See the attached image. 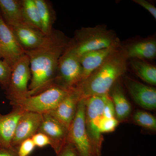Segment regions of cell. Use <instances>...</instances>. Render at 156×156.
Wrapping results in <instances>:
<instances>
[{
    "mask_svg": "<svg viewBox=\"0 0 156 156\" xmlns=\"http://www.w3.org/2000/svg\"><path fill=\"white\" fill-rule=\"evenodd\" d=\"M69 41L62 34L53 32L39 48L25 51L31 76L29 96L37 95L55 84L58 60Z\"/></svg>",
    "mask_w": 156,
    "mask_h": 156,
    "instance_id": "obj_1",
    "label": "cell"
},
{
    "mask_svg": "<svg viewBox=\"0 0 156 156\" xmlns=\"http://www.w3.org/2000/svg\"><path fill=\"white\" fill-rule=\"evenodd\" d=\"M128 59L126 48L121 46L113 50L99 67L75 87L81 100L109 94L113 86L126 73Z\"/></svg>",
    "mask_w": 156,
    "mask_h": 156,
    "instance_id": "obj_2",
    "label": "cell"
},
{
    "mask_svg": "<svg viewBox=\"0 0 156 156\" xmlns=\"http://www.w3.org/2000/svg\"><path fill=\"white\" fill-rule=\"evenodd\" d=\"M121 46L120 40L113 31L108 30L105 26L98 25L78 30L67 48L79 57L90 51Z\"/></svg>",
    "mask_w": 156,
    "mask_h": 156,
    "instance_id": "obj_3",
    "label": "cell"
},
{
    "mask_svg": "<svg viewBox=\"0 0 156 156\" xmlns=\"http://www.w3.org/2000/svg\"><path fill=\"white\" fill-rule=\"evenodd\" d=\"M109 94L95 95L83 99L85 106L86 129L92 144L94 156H101L103 141L99 131L101 120L103 117L104 107Z\"/></svg>",
    "mask_w": 156,
    "mask_h": 156,
    "instance_id": "obj_4",
    "label": "cell"
},
{
    "mask_svg": "<svg viewBox=\"0 0 156 156\" xmlns=\"http://www.w3.org/2000/svg\"><path fill=\"white\" fill-rule=\"evenodd\" d=\"M71 89L55 83L37 95L29 96L16 106H19L24 112L42 115L48 113L58 106Z\"/></svg>",
    "mask_w": 156,
    "mask_h": 156,
    "instance_id": "obj_5",
    "label": "cell"
},
{
    "mask_svg": "<svg viewBox=\"0 0 156 156\" xmlns=\"http://www.w3.org/2000/svg\"><path fill=\"white\" fill-rule=\"evenodd\" d=\"M31 76L29 60L25 54L12 67L10 82L5 90L6 98L12 106L30 96L28 83Z\"/></svg>",
    "mask_w": 156,
    "mask_h": 156,
    "instance_id": "obj_6",
    "label": "cell"
},
{
    "mask_svg": "<svg viewBox=\"0 0 156 156\" xmlns=\"http://www.w3.org/2000/svg\"><path fill=\"white\" fill-rule=\"evenodd\" d=\"M82 78L83 68L79 57L66 48L58 60L55 83L71 89L77 86Z\"/></svg>",
    "mask_w": 156,
    "mask_h": 156,
    "instance_id": "obj_7",
    "label": "cell"
},
{
    "mask_svg": "<svg viewBox=\"0 0 156 156\" xmlns=\"http://www.w3.org/2000/svg\"><path fill=\"white\" fill-rule=\"evenodd\" d=\"M67 142L75 147L80 156H94L92 144L86 129L84 99L80 101L74 119L68 133Z\"/></svg>",
    "mask_w": 156,
    "mask_h": 156,
    "instance_id": "obj_8",
    "label": "cell"
},
{
    "mask_svg": "<svg viewBox=\"0 0 156 156\" xmlns=\"http://www.w3.org/2000/svg\"><path fill=\"white\" fill-rule=\"evenodd\" d=\"M0 53L3 60L12 68L25 54L9 26L6 24L0 13Z\"/></svg>",
    "mask_w": 156,
    "mask_h": 156,
    "instance_id": "obj_9",
    "label": "cell"
},
{
    "mask_svg": "<svg viewBox=\"0 0 156 156\" xmlns=\"http://www.w3.org/2000/svg\"><path fill=\"white\" fill-rule=\"evenodd\" d=\"M37 132L47 136L50 146L56 154L67 142L68 129L48 113L42 115V120Z\"/></svg>",
    "mask_w": 156,
    "mask_h": 156,
    "instance_id": "obj_10",
    "label": "cell"
},
{
    "mask_svg": "<svg viewBox=\"0 0 156 156\" xmlns=\"http://www.w3.org/2000/svg\"><path fill=\"white\" fill-rule=\"evenodd\" d=\"M124 83L133 100L143 108L154 110L156 108V89L128 76Z\"/></svg>",
    "mask_w": 156,
    "mask_h": 156,
    "instance_id": "obj_11",
    "label": "cell"
},
{
    "mask_svg": "<svg viewBox=\"0 0 156 156\" xmlns=\"http://www.w3.org/2000/svg\"><path fill=\"white\" fill-rule=\"evenodd\" d=\"M42 120V115L24 112L17 123L11 146L17 147L23 140L31 138L38 131Z\"/></svg>",
    "mask_w": 156,
    "mask_h": 156,
    "instance_id": "obj_12",
    "label": "cell"
},
{
    "mask_svg": "<svg viewBox=\"0 0 156 156\" xmlns=\"http://www.w3.org/2000/svg\"><path fill=\"white\" fill-rule=\"evenodd\" d=\"M80 100L79 92L74 87L71 89L67 96L58 106L48 114L69 130L75 117L78 104Z\"/></svg>",
    "mask_w": 156,
    "mask_h": 156,
    "instance_id": "obj_13",
    "label": "cell"
},
{
    "mask_svg": "<svg viewBox=\"0 0 156 156\" xmlns=\"http://www.w3.org/2000/svg\"><path fill=\"white\" fill-rule=\"evenodd\" d=\"M15 38L24 51L39 48L45 41L47 36L27 24L10 27Z\"/></svg>",
    "mask_w": 156,
    "mask_h": 156,
    "instance_id": "obj_14",
    "label": "cell"
},
{
    "mask_svg": "<svg viewBox=\"0 0 156 156\" xmlns=\"http://www.w3.org/2000/svg\"><path fill=\"white\" fill-rule=\"evenodd\" d=\"M24 112L19 106H14L7 114L0 113V148L12 147L11 142L16 126Z\"/></svg>",
    "mask_w": 156,
    "mask_h": 156,
    "instance_id": "obj_15",
    "label": "cell"
},
{
    "mask_svg": "<svg viewBox=\"0 0 156 156\" xmlns=\"http://www.w3.org/2000/svg\"><path fill=\"white\" fill-rule=\"evenodd\" d=\"M0 13L4 21L9 27L29 25L23 17L22 1L0 0Z\"/></svg>",
    "mask_w": 156,
    "mask_h": 156,
    "instance_id": "obj_16",
    "label": "cell"
},
{
    "mask_svg": "<svg viewBox=\"0 0 156 156\" xmlns=\"http://www.w3.org/2000/svg\"><path fill=\"white\" fill-rule=\"evenodd\" d=\"M117 48H105L90 51L80 56L79 60L83 68L82 81L99 67L108 55Z\"/></svg>",
    "mask_w": 156,
    "mask_h": 156,
    "instance_id": "obj_17",
    "label": "cell"
},
{
    "mask_svg": "<svg viewBox=\"0 0 156 156\" xmlns=\"http://www.w3.org/2000/svg\"><path fill=\"white\" fill-rule=\"evenodd\" d=\"M118 81L114 84L109 94L114 105L115 118L120 122L128 119L131 112V104L126 98L122 87Z\"/></svg>",
    "mask_w": 156,
    "mask_h": 156,
    "instance_id": "obj_18",
    "label": "cell"
},
{
    "mask_svg": "<svg viewBox=\"0 0 156 156\" xmlns=\"http://www.w3.org/2000/svg\"><path fill=\"white\" fill-rule=\"evenodd\" d=\"M126 50L128 58L154 59L156 56V41L154 39L140 41L130 45Z\"/></svg>",
    "mask_w": 156,
    "mask_h": 156,
    "instance_id": "obj_19",
    "label": "cell"
},
{
    "mask_svg": "<svg viewBox=\"0 0 156 156\" xmlns=\"http://www.w3.org/2000/svg\"><path fill=\"white\" fill-rule=\"evenodd\" d=\"M131 67L141 80L150 85L156 86V68L140 59L132 58Z\"/></svg>",
    "mask_w": 156,
    "mask_h": 156,
    "instance_id": "obj_20",
    "label": "cell"
},
{
    "mask_svg": "<svg viewBox=\"0 0 156 156\" xmlns=\"http://www.w3.org/2000/svg\"><path fill=\"white\" fill-rule=\"evenodd\" d=\"M38 11L42 33L46 36L53 33V15L49 5L44 0H34Z\"/></svg>",
    "mask_w": 156,
    "mask_h": 156,
    "instance_id": "obj_21",
    "label": "cell"
},
{
    "mask_svg": "<svg viewBox=\"0 0 156 156\" xmlns=\"http://www.w3.org/2000/svg\"><path fill=\"white\" fill-rule=\"evenodd\" d=\"M22 2L23 13L26 22L32 27L41 32L38 11L34 1L23 0Z\"/></svg>",
    "mask_w": 156,
    "mask_h": 156,
    "instance_id": "obj_22",
    "label": "cell"
},
{
    "mask_svg": "<svg viewBox=\"0 0 156 156\" xmlns=\"http://www.w3.org/2000/svg\"><path fill=\"white\" fill-rule=\"evenodd\" d=\"M132 120L136 125L151 131H156L155 117L144 111H136L132 116Z\"/></svg>",
    "mask_w": 156,
    "mask_h": 156,
    "instance_id": "obj_23",
    "label": "cell"
},
{
    "mask_svg": "<svg viewBox=\"0 0 156 156\" xmlns=\"http://www.w3.org/2000/svg\"><path fill=\"white\" fill-rule=\"evenodd\" d=\"M12 69L4 60L0 59V85L6 89L10 82Z\"/></svg>",
    "mask_w": 156,
    "mask_h": 156,
    "instance_id": "obj_24",
    "label": "cell"
},
{
    "mask_svg": "<svg viewBox=\"0 0 156 156\" xmlns=\"http://www.w3.org/2000/svg\"><path fill=\"white\" fill-rule=\"evenodd\" d=\"M120 123L115 117L112 118L102 117L99 126V131L101 134L113 132L115 130Z\"/></svg>",
    "mask_w": 156,
    "mask_h": 156,
    "instance_id": "obj_25",
    "label": "cell"
},
{
    "mask_svg": "<svg viewBox=\"0 0 156 156\" xmlns=\"http://www.w3.org/2000/svg\"><path fill=\"white\" fill-rule=\"evenodd\" d=\"M36 146L31 138L23 140L17 147V151L19 156H30Z\"/></svg>",
    "mask_w": 156,
    "mask_h": 156,
    "instance_id": "obj_26",
    "label": "cell"
},
{
    "mask_svg": "<svg viewBox=\"0 0 156 156\" xmlns=\"http://www.w3.org/2000/svg\"><path fill=\"white\" fill-rule=\"evenodd\" d=\"M34 143L37 147L43 148L50 145V141L46 135L41 132H37L31 137Z\"/></svg>",
    "mask_w": 156,
    "mask_h": 156,
    "instance_id": "obj_27",
    "label": "cell"
},
{
    "mask_svg": "<svg viewBox=\"0 0 156 156\" xmlns=\"http://www.w3.org/2000/svg\"><path fill=\"white\" fill-rule=\"evenodd\" d=\"M103 117L106 118L115 117L114 105L109 95L107 98L106 102L104 107Z\"/></svg>",
    "mask_w": 156,
    "mask_h": 156,
    "instance_id": "obj_28",
    "label": "cell"
},
{
    "mask_svg": "<svg viewBox=\"0 0 156 156\" xmlns=\"http://www.w3.org/2000/svg\"><path fill=\"white\" fill-rule=\"evenodd\" d=\"M56 156H80L76 150L70 143L67 142Z\"/></svg>",
    "mask_w": 156,
    "mask_h": 156,
    "instance_id": "obj_29",
    "label": "cell"
},
{
    "mask_svg": "<svg viewBox=\"0 0 156 156\" xmlns=\"http://www.w3.org/2000/svg\"><path fill=\"white\" fill-rule=\"evenodd\" d=\"M133 2L146 9L156 19V8L151 3L146 0H134Z\"/></svg>",
    "mask_w": 156,
    "mask_h": 156,
    "instance_id": "obj_30",
    "label": "cell"
},
{
    "mask_svg": "<svg viewBox=\"0 0 156 156\" xmlns=\"http://www.w3.org/2000/svg\"><path fill=\"white\" fill-rule=\"evenodd\" d=\"M0 156H19L17 148L13 147L8 148H0Z\"/></svg>",
    "mask_w": 156,
    "mask_h": 156,
    "instance_id": "obj_31",
    "label": "cell"
},
{
    "mask_svg": "<svg viewBox=\"0 0 156 156\" xmlns=\"http://www.w3.org/2000/svg\"><path fill=\"white\" fill-rule=\"evenodd\" d=\"M2 58V56H1V53H0V58Z\"/></svg>",
    "mask_w": 156,
    "mask_h": 156,
    "instance_id": "obj_32",
    "label": "cell"
}]
</instances>
